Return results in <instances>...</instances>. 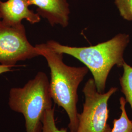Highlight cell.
Returning a JSON list of instances; mask_svg holds the SVG:
<instances>
[{
  "label": "cell",
  "mask_w": 132,
  "mask_h": 132,
  "mask_svg": "<svg viewBox=\"0 0 132 132\" xmlns=\"http://www.w3.org/2000/svg\"><path fill=\"white\" fill-rule=\"evenodd\" d=\"M129 42V34L119 33L108 41L89 47H70L53 40L46 44L56 52L71 55L84 64L93 75L97 91L104 93L112 68L122 67L125 63L124 53Z\"/></svg>",
  "instance_id": "6da1fadb"
},
{
  "label": "cell",
  "mask_w": 132,
  "mask_h": 132,
  "mask_svg": "<svg viewBox=\"0 0 132 132\" xmlns=\"http://www.w3.org/2000/svg\"><path fill=\"white\" fill-rule=\"evenodd\" d=\"M46 59L51 71L50 91L52 100L63 109L68 114L71 132H76L78 127L77 90L89 72L86 66H68L63 60V54L57 52L47 44L35 46Z\"/></svg>",
  "instance_id": "7a4b0ae2"
},
{
  "label": "cell",
  "mask_w": 132,
  "mask_h": 132,
  "mask_svg": "<svg viewBox=\"0 0 132 132\" xmlns=\"http://www.w3.org/2000/svg\"><path fill=\"white\" fill-rule=\"evenodd\" d=\"M8 103L11 110L24 116L26 132H42L44 114L52 108L50 81L46 74L39 71L23 87L11 88Z\"/></svg>",
  "instance_id": "3957f363"
},
{
  "label": "cell",
  "mask_w": 132,
  "mask_h": 132,
  "mask_svg": "<svg viewBox=\"0 0 132 132\" xmlns=\"http://www.w3.org/2000/svg\"><path fill=\"white\" fill-rule=\"evenodd\" d=\"M118 88H111L108 92L100 93L93 78L85 83L82 90L85 96L82 112L78 113V127L76 132H110L107 123L109 110L108 101Z\"/></svg>",
  "instance_id": "277c9868"
},
{
  "label": "cell",
  "mask_w": 132,
  "mask_h": 132,
  "mask_svg": "<svg viewBox=\"0 0 132 132\" xmlns=\"http://www.w3.org/2000/svg\"><path fill=\"white\" fill-rule=\"evenodd\" d=\"M41 56L28 41L23 24L8 27L0 23V64L12 67L19 61Z\"/></svg>",
  "instance_id": "5b68a950"
},
{
  "label": "cell",
  "mask_w": 132,
  "mask_h": 132,
  "mask_svg": "<svg viewBox=\"0 0 132 132\" xmlns=\"http://www.w3.org/2000/svg\"><path fill=\"white\" fill-rule=\"evenodd\" d=\"M28 0H7L0 2L1 22L8 27H16L25 19L30 24L38 23L41 17L29 9Z\"/></svg>",
  "instance_id": "8992f818"
},
{
  "label": "cell",
  "mask_w": 132,
  "mask_h": 132,
  "mask_svg": "<svg viewBox=\"0 0 132 132\" xmlns=\"http://www.w3.org/2000/svg\"><path fill=\"white\" fill-rule=\"evenodd\" d=\"M28 3L36 6L37 13L47 19L52 27L56 24L63 28L68 26L70 10L67 0H28Z\"/></svg>",
  "instance_id": "52a82bcc"
},
{
  "label": "cell",
  "mask_w": 132,
  "mask_h": 132,
  "mask_svg": "<svg viewBox=\"0 0 132 132\" xmlns=\"http://www.w3.org/2000/svg\"><path fill=\"white\" fill-rule=\"evenodd\" d=\"M127 103L124 97L121 96L119 98L120 116L113 120V127L110 132H132V120L128 116L126 109Z\"/></svg>",
  "instance_id": "ba28073f"
},
{
  "label": "cell",
  "mask_w": 132,
  "mask_h": 132,
  "mask_svg": "<svg viewBox=\"0 0 132 132\" xmlns=\"http://www.w3.org/2000/svg\"><path fill=\"white\" fill-rule=\"evenodd\" d=\"M122 67L123 72L119 78L121 91L132 110V67L125 62Z\"/></svg>",
  "instance_id": "9c48e42d"
},
{
  "label": "cell",
  "mask_w": 132,
  "mask_h": 132,
  "mask_svg": "<svg viewBox=\"0 0 132 132\" xmlns=\"http://www.w3.org/2000/svg\"><path fill=\"white\" fill-rule=\"evenodd\" d=\"M42 132H68L66 129H59L57 127L54 118V108L47 110L44 114L42 120Z\"/></svg>",
  "instance_id": "30bf717a"
},
{
  "label": "cell",
  "mask_w": 132,
  "mask_h": 132,
  "mask_svg": "<svg viewBox=\"0 0 132 132\" xmlns=\"http://www.w3.org/2000/svg\"><path fill=\"white\" fill-rule=\"evenodd\" d=\"M120 16L128 21H132V0H114Z\"/></svg>",
  "instance_id": "8fae6325"
},
{
  "label": "cell",
  "mask_w": 132,
  "mask_h": 132,
  "mask_svg": "<svg viewBox=\"0 0 132 132\" xmlns=\"http://www.w3.org/2000/svg\"><path fill=\"white\" fill-rule=\"evenodd\" d=\"M11 68L10 66H4L0 65V75L10 71L11 70Z\"/></svg>",
  "instance_id": "7c38bea8"
},
{
  "label": "cell",
  "mask_w": 132,
  "mask_h": 132,
  "mask_svg": "<svg viewBox=\"0 0 132 132\" xmlns=\"http://www.w3.org/2000/svg\"><path fill=\"white\" fill-rule=\"evenodd\" d=\"M1 0H0V2H1ZM1 16H0V23H1Z\"/></svg>",
  "instance_id": "4fadbf2b"
}]
</instances>
